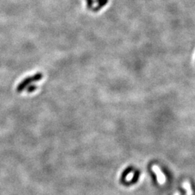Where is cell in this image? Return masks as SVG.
I'll use <instances>...</instances> for the list:
<instances>
[{
	"mask_svg": "<svg viewBox=\"0 0 195 195\" xmlns=\"http://www.w3.org/2000/svg\"><path fill=\"white\" fill-rule=\"evenodd\" d=\"M153 170H154V171H155L156 173V174H157L158 177L159 182H160V184L164 183V182H165V176H164V175L162 174V173H161V171H160V169H159V168L158 167V166H153Z\"/></svg>",
	"mask_w": 195,
	"mask_h": 195,
	"instance_id": "cell-2",
	"label": "cell"
},
{
	"mask_svg": "<svg viewBox=\"0 0 195 195\" xmlns=\"http://www.w3.org/2000/svg\"><path fill=\"white\" fill-rule=\"evenodd\" d=\"M184 185H185L186 186V187H189V184H187V183H184ZM189 194H190V193H191V191H189Z\"/></svg>",
	"mask_w": 195,
	"mask_h": 195,
	"instance_id": "cell-6",
	"label": "cell"
},
{
	"mask_svg": "<svg viewBox=\"0 0 195 195\" xmlns=\"http://www.w3.org/2000/svg\"><path fill=\"white\" fill-rule=\"evenodd\" d=\"M37 89V87L36 86H31L30 87H28V88L27 89V91L28 92H33V91H34L35 90H36Z\"/></svg>",
	"mask_w": 195,
	"mask_h": 195,
	"instance_id": "cell-5",
	"label": "cell"
},
{
	"mask_svg": "<svg viewBox=\"0 0 195 195\" xmlns=\"http://www.w3.org/2000/svg\"><path fill=\"white\" fill-rule=\"evenodd\" d=\"M42 78H43V74L40 73L35 74L33 76H32V77H27L26 79L23 80H22V82L18 85V86H17V92L22 91V90H23L25 88L28 86V85L31 84V82H36V81H38L40 80H41Z\"/></svg>",
	"mask_w": 195,
	"mask_h": 195,
	"instance_id": "cell-1",
	"label": "cell"
},
{
	"mask_svg": "<svg viewBox=\"0 0 195 195\" xmlns=\"http://www.w3.org/2000/svg\"><path fill=\"white\" fill-rule=\"evenodd\" d=\"M95 2L98 3V5L93 9L94 12H97L100 10L104 5H106L108 3V0H95Z\"/></svg>",
	"mask_w": 195,
	"mask_h": 195,
	"instance_id": "cell-3",
	"label": "cell"
},
{
	"mask_svg": "<svg viewBox=\"0 0 195 195\" xmlns=\"http://www.w3.org/2000/svg\"><path fill=\"white\" fill-rule=\"evenodd\" d=\"M87 4H88V9H93V0H86Z\"/></svg>",
	"mask_w": 195,
	"mask_h": 195,
	"instance_id": "cell-4",
	"label": "cell"
}]
</instances>
